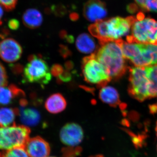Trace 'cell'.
<instances>
[{"instance_id":"cell-37","label":"cell","mask_w":157,"mask_h":157,"mask_svg":"<svg viewBox=\"0 0 157 157\" xmlns=\"http://www.w3.org/2000/svg\"><path fill=\"white\" fill-rule=\"evenodd\" d=\"M155 131L156 132V135L157 136V121L156 123V125Z\"/></svg>"},{"instance_id":"cell-9","label":"cell","mask_w":157,"mask_h":157,"mask_svg":"<svg viewBox=\"0 0 157 157\" xmlns=\"http://www.w3.org/2000/svg\"><path fill=\"white\" fill-rule=\"evenodd\" d=\"M22 54L21 45L14 39L8 38L0 42V58L6 63L17 61Z\"/></svg>"},{"instance_id":"cell-18","label":"cell","mask_w":157,"mask_h":157,"mask_svg":"<svg viewBox=\"0 0 157 157\" xmlns=\"http://www.w3.org/2000/svg\"><path fill=\"white\" fill-rule=\"evenodd\" d=\"M22 21L24 25L28 28H38L42 25L43 17L41 12L36 9H28L22 16Z\"/></svg>"},{"instance_id":"cell-25","label":"cell","mask_w":157,"mask_h":157,"mask_svg":"<svg viewBox=\"0 0 157 157\" xmlns=\"http://www.w3.org/2000/svg\"><path fill=\"white\" fill-rule=\"evenodd\" d=\"M146 11L157 12V0H147Z\"/></svg>"},{"instance_id":"cell-24","label":"cell","mask_w":157,"mask_h":157,"mask_svg":"<svg viewBox=\"0 0 157 157\" xmlns=\"http://www.w3.org/2000/svg\"><path fill=\"white\" fill-rule=\"evenodd\" d=\"M8 76L5 67L0 63V86L8 85Z\"/></svg>"},{"instance_id":"cell-4","label":"cell","mask_w":157,"mask_h":157,"mask_svg":"<svg viewBox=\"0 0 157 157\" xmlns=\"http://www.w3.org/2000/svg\"><path fill=\"white\" fill-rule=\"evenodd\" d=\"M82 71L85 80L98 88H101L107 85L111 80L106 69L97 59L94 53L83 59Z\"/></svg>"},{"instance_id":"cell-26","label":"cell","mask_w":157,"mask_h":157,"mask_svg":"<svg viewBox=\"0 0 157 157\" xmlns=\"http://www.w3.org/2000/svg\"><path fill=\"white\" fill-rule=\"evenodd\" d=\"M64 69L62 66L59 64L53 65L51 69V72L53 76L58 77L63 72Z\"/></svg>"},{"instance_id":"cell-27","label":"cell","mask_w":157,"mask_h":157,"mask_svg":"<svg viewBox=\"0 0 157 157\" xmlns=\"http://www.w3.org/2000/svg\"><path fill=\"white\" fill-rule=\"evenodd\" d=\"M20 23L17 19H12L10 20L8 22V26L9 28L13 30H16L19 28Z\"/></svg>"},{"instance_id":"cell-1","label":"cell","mask_w":157,"mask_h":157,"mask_svg":"<svg viewBox=\"0 0 157 157\" xmlns=\"http://www.w3.org/2000/svg\"><path fill=\"white\" fill-rule=\"evenodd\" d=\"M100 46L94 53L104 66L111 79L121 77L126 71V65L118 39L99 42Z\"/></svg>"},{"instance_id":"cell-21","label":"cell","mask_w":157,"mask_h":157,"mask_svg":"<svg viewBox=\"0 0 157 157\" xmlns=\"http://www.w3.org/2000/svg\"><path fill=\"white\" fill-rule=\"evenodd\" d=\"M0 157H29L25 149L23 147H14L0 152Z\"/></svg>"},{"instance_id":"cell-28","label":"cell","mask_w":157,"mask_h":157,"mask_svg":"<svg viewBox=\"0 0 157 157\" xmlns=\"http://www.w3.org/2000/svg\"><path fill=\"white\" fill-rule=\"evenodd\" d=\"M59 50L61 54L63 56L67 57L70 55V50L67 46H65V45H60Z\"/></svg>"},{"instance_id":"cell-5","label":"cell","mask_w":157,"mask_h":157,"mask_svg":"<svg viewBox=\"0 0 157 157\" xmlns=\"http://www.w3.org/2000/svg\"><path fill=\"white\" fill-rule=\"evenodd\" d=\"M31 130L28 127L15 124L0 127V149L8 150L16 147H25L29 139Z\"/></svg>"},{"instance_id":"cell-10","label":"cell","mask_w":157,"mask_h":157,"mask_svg":"<svg viewBox=\"0 0 157 157\" xmlns=\"http://www.w3.org/2000/svg\"><path fill=\"white\" fill-rule=\"evenodd\" d=\"M83 16L91 22L102 20L107 17L106 4L101 0H89L84 4Z\"/></svg>"},{"instance_id":"cell-34","label":"cell","mask_w":157,"mask_h":157,"mask_svg":"<svg viewBox=\"0 0 157 157\" xmlns=\"http://www.w3.org/2000/svg\"><path fill=\"white\" fill-rule=\"evenodd\" d=\"M3 14H4V10H3L2 6L0 5V25L2 23V18Z\"/></svg>"},{"instance_id":"cell-12","label":"cell","mask_w":157,"mask_h":157,"mask_svg":"<svg viewBox=\"0 0 157 157\" xmlns=\"http://www.w3.org/2000/svg\"><path fill=\"white\" fill-rule=\"evenodd\" d=\"M132 63L139 67L157 64V45L140 44V55Z\"/></svg>"},{"instance_id":"cell-22","label":"cell","mask_w":157,"mask_h":157,"mask_svg":"<svg viewBox=\"0 0 157 157\" xmlns=\"http://www.w3.org/2000/svg\"><path fill=\"white\" fill-rule=\"evenodd\" d=\"M51 11H52L56 16L59 17L63 16L67 13L66 7L62 5H53L52 6Z\"/></svg>"},{"instance_id":"cell-7","label":"cell","mask_w":157,"mask_h":157,"mask_svg":"<svg viewBox=\"0 0 157 157\" xmlns=\"http://www.w3.org/2000/svg\"><path fill=\"white\" fill-rule=\"evenodd\" d=\"M137 19L133 16L126 18L112 17L107 21V41H116L129 33L131 27Z\"/></svg>"},{"instance_id":"cell-13","label":"cell","mask_w":157,"mask_h":157,"mask_svg":"<svg viewBox=\"0 0 157 157\" xmlns=\"http://www.w3.org/2000/svg\"><path fill=\"white\" fill-rule=\"evenodd\" d=\"M28 101L22 98L20 101V119L26 126H34L38 124L41 119V116L38 110L32 107H27Z\"/></svg>"},{"instance_id":"cell-36","label":"cell","mask_w":157,"mask_h":157,"mask_svg":"<svg viewBox=\"0 0 157 157\" xmlns=\"http://www.w3.org/2000/svg\"><path fill=\"white\" fill-rule=\"evenodd\" d=\"M90 157H104L103 156L101 155H97L93 156Z\"/></svg>"},{"instance_id":"cell-16","label":"cell","mask_w":157,"mask_h":157,"mask_svg":"<svg viewBox=\"0 0 157 157\" xmlns=\"http://www.w3.org/2000/svg\"><path fill=\"white\" fill-rule=\"evenodd\" d=\"M76 45L79 52L86 54L95 52L98 48L94 39L86 33L80 34L77 37Z\"/></svg>"},{"instance_id":"cell-11","label":"cell","mask_w":157,"mask_h":157,"mask_svg":"<svg viewBox=\"0 0 157 157\" xmlns=\"http://www.w3.org/2000/svg\"><path fill=\"white\" fill-rule=\"evenodd\" d=\"M25 149L29 157H47L50 152L49 144L39 136L29 138Z\"/></svg>"},{"instance_id":"cell-20","label":"cell","mask_w":157,"mask_h":157,"mask_svg":"<svg viewBox=\"0 0 157 157\" xmlns=\"http://www.w3.org/2000/svg\"><path fill=\"white\" fill-rule=\"evenodd\" d=\"M147 74L149 82V98L157 96V64L145 67Z\"/></svg>"},{"instance_id":"cell-8","label":"cell","mask_w":157,"mask_h":157,"mask_svg":"<svg viewBox=\"0 0 157 157\" xmlns=\"http://www.w3.org/2000/svg\"><path fill=\"white\" fill-rule=\"evenodd\" d=\"M84 132L82 127L75 123L66 124L60 131L59 137L63 144L68 147H76L82 141Z\"/></svg>"},{"instance_id":"cell-35","label":"cell","mask_w":157,"mask_h":157,"mask_svg":"<svg viewBox=\"0 0 157 157\" xmlns=\"http://www.w3.org/2000/svg\"><path fill=\"white\" fill-rule=\"evenodd\" d=\"M136 18L138 20H141L143 19L144 18V16L143 13L140 12L137 14Z\"/></svg>"},{"instance_id":"cell-23","label":"cell","mask_w":157,"mask_h":157,"mask_svg":"<svg viewBox=\"0 0 157 157\" xmlns=\"http://www.w3.org/2000/svg\"><path fill=\"white\" fill-rule=\"evenodd\" d=\"M17 0H0V5L7 11H11L16 7Z\"/></svg>"},{"instance_id":"cell-29","label":"cell","mask_w":157,"mask_h":157,"mask_svg":"<svg viewBox=\"0 0 157 157\" xmlns=\"http://www.w3.org/2000/svg\"><path fill=\"white\" fill-rule=\"evenodd\" d=\"M126 9L127 11L129 13L133 14V13H135V12H136L137 11L138 8H137L136 4H130L127 6Z\"/></svg>"},{"instance_id":"cell-32","label":"cell","mask_w":157,"mask_h":157,"mask_svg":"<svg viewBox=\"0 0 157 157\" xmlns=\"http://www.w3.org/2000/svg\"><path fill=\"white\" fill-rule=\"evenodd\" d=\"M64 39L69 43H72L74 42V37L72 35H67Z\"/></svg>"},{"instance_id":"cell-38","label":"cell","mask_w":157,"mask_h":157,"mask_svg":"<svg viewBox=\"0 0 157 157\" xmlns=\"http://www.w3.org/2000/svg\"><path fill=\"white\" fill-rule=\"evenodd\" d=\"M47 157H55L49 156H48Z\"/></svg>"},{"instance_id":"cell-17","label":"cell","mask_w":157,"mask_h":157,"mask_svg":"<svg viewBox=\"0 0 157 157\" xmlns=\"http://www.w3.org/2000/svg\"><path fill=\"white\" fill-rule=\"evenodd\" d=\"M99 97L102 102L111 107H117L121 103L118 93L112 86L106 85L101 87L99 91Z\"/></svg>"},{"instance_id":"cell-19","label":"cell","mask_w":157,"mask_h":157,"mask_svg":"<svg viewBox=\"0 0 157 157\" xmlns=\"http://www.w3.org/2000/svg\"><path fill=\"white\" fill-rule=\"evenodd\" d=\"M19 115V109L17 108H2L0 109V127L11 126L15 124V117Z\"/></svg>"},{"instance_id":"cell-15","label":"cell","mask_w":157,"mask_h":157,"mask_svg":"<svg viewBox=\"0 0 157 157\" xmlns=\"http://www.w3.org/2000/svg\"><path fill=\"white\" fill-rule=\"evenodd\" d=\"M67 106L66 99L61 94L56 93L49 96L45 101V107L48 111L53 114L63 112Z\"/></svg>"},{"instance_id":"cell-6","label":"cell","mask_w":157,"mask_h":157,"mask_svg":"<svg viewBox=\"0 0 157 157\" xmlns=\"http://www.w3.org/2000/svg\"><path fill=\"white\" fill-rule=\"evenodd\" d=\"M129 94L139 101L149 98V82L145 67H135L130 70Z\"/></svg>"},{"instance_id":"cell-2","label":"cell","mask_w":157,"mask_h":157,"mask_svg":"<svg viewBox=\"0 0 157 157\" xmlns=\"http://www.w3.org/2000/svg\"><path fill=\"white\" fill-rule=\"evenodd\" d=\"M51 79V70L42 57L36 55L29 56L23 70V81L44 86L48 84Z\"/></svg>"},{"instance_id":"cell-30","label":"cell","mask_w":157,"mask_h":157,"mask_svg":"<svg viewBox=\"0 0 157 157\" xmlns=\"http://www.w3.org/2000/svg\"><path fill=\"white\" fill-rule=\"evenodd\" d=\"M140 8L144 11H146V3L147 0H135Z\"/></svg>"},{"instance_id":"cell-31","label":"cell","mask_w":157,"mask_h":157,"mask_svg":"<svg viewBox=\"0 0 157 157\" xmlns=\"http://www.w3.org/2000/svg\"><path fill=\"white\" fill-rule=\"evenodd\" d=\"M70 18L72 21H77L79 18V15L76 12H73L70 14Z\"/></svg>"},{"instance_id":"cell-14","label":"cell","mask_w":157,"mask_h":157,"mask_svg":"<svg viewBox=\"0 0 157 157\" xmlns=\"http://www.w3.org/2000/svg\"><path fill=\"white\" fill-rule=\"evenodd\" d=\"M25 96V93L14 84L0 86V106L11 104L19 97Z\"/></svg>"},{"instance_id":"cell-3","label":"cell","mask_w":157,"mask_h":157,"mask_svg":"<svg viewBox=\"0 0 157 157\" xmlns=\"http://www.w3.org/2000/svg\"><path fill=\"white\" fill-rule=\"evenodd\" d=\"M132 33L127 36L128 43L157 45V21L151 18L136 20L132 27Z\"/></svg>"},{"instance_id":"cell-33","label":"cell","mask_w":157,"mask_h":157,"mask_svg":"<svg viewBox=\"0 0 157 157\" xmlns=\"http://www.w3.org/2000/svg\"><path fill=\"white\" fill-rule=\"evenodd\" d=\"M67 31L65 30H62L60 31L59 33V36L61 38L63 39H65V38L67 36Z\"/></svg>"}]
</instances>
